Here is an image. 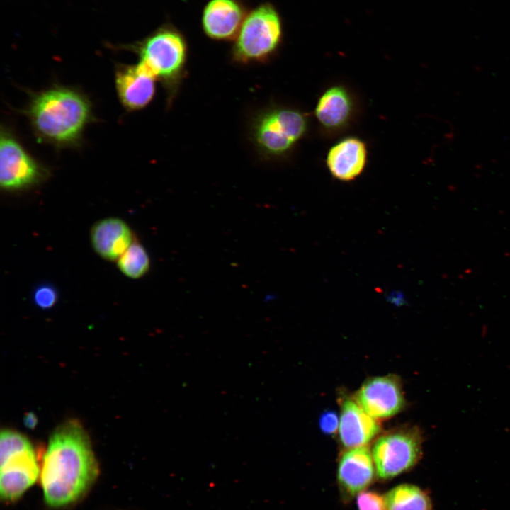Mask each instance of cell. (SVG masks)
Listing matches in <instances>:
<instances>
[{"mask_svg":"<svg viewBox=\"0 0 510 510\" xmlns=\"http://www.w3.org/2000/svg\"><path fill=\"white\" fill-rule=\"evenodd\" d=\"M99 472L90 439L81 424L69 420L52 434L40 473L45 502L69 506L88 492Z\"/></svg>","mask_w":510,"mask_h":510,"instance_id":"6da1fadb","label":"cell"},{"mask_svg":"<svg viewBox=\"0 0 510 510\" xmlns=\"http://www.w3.org/2000/svg\"><path fill=\"white\" fill-rule=\"evenodd\" d=\"M26 113L35 135L58 147L77 144L92 119L87 98L77 90L60 86L35 94Z\"/></svg>","mask_w":510,"mask_h":510,"instance_id":"7a4b0ae2","label":"cell"},{"mask_svg":"<svg viewBox=\"0 0 510 510\" xmlns=\"http://www.w3.org/2000/svg\"><path fill=\"white\" fill-rule=\"evenodd\" d=\"M139 62L173 92L181 79L187 57V45L175 28L163 26L140 41L125 46Z\"/></svg>","mask_w":510,"mask_h":510,"instance_id":"3957f363","label":"cell"},{"mask_svg":"<svg viewBox=\"0 0 510 510\" xmlns=\"http://www.w3.org/2000/svg\"><path fill=\"white\" fill-rule=\"evenodd\" d=\"M282 35L278 13L272 5L261 4L245 16L233 47L234 58L243 63L266 59L277 50Z\"/></svg>","mask_w":510,"mask_h":510,"instance_id":"277c9868","label":"cell"},{"mask_svg":"<svg viewBox=\"0 0 510 510\" xmlns=\"http://www.w3.org/2000/svg\"><path fill=\"white\" fill-rule=\"evenodd\" d=\"M422 443L423 436L416 427L381 436L371 451L378 477L390 480L414 468L421 457Z\"/></svg>","mask_w":510,"mask_h":510,"instance_id":"5b68a950","label":"cell"},{"mask_svg":"<svg viewBox=\"0 0 510 510\" xmlns=\"http://www.w3.org/2000/svg\"><path fill=\"white\" fill-rule=\"evenodd\" d=\"M308 129V120L300 110L276 108L267 111L257 120L254 137L258 147L271 156L288 153Z\"/></svg>","mask_w":510,"mask_h":510,"instance_id":"8992f818","label":"cell"},{"mask_svg":"<svg viewBox=\"0 0 510 510\" xmlns=\"http://www.w3.org/2000/svg\"><path fill=\"white\" fill-rule=\"evenodd\" d=\"M47 176L46 169L33 159L6 129L1 130L0 185L6 191L32 188Z\"/></svg>","mask_w":510,"mask_h":510,"instance_id":"52a82bcc","label":"cell"},{"mask_svg":"<svg viewBox=\"0 0 510 510\" xmlns=\"http://www.w3.org/2000/svg\"><path fill=\"white\" fill-rule=\"evenodd\" d=\"M355 401L375 419L391 417L405 404L401 382L393 375L367 380L356 393Z\"/></svg>","mask_w":510,"mask_h":510,"instance_id":"ba28073f","label":"cell"},{"mask_svg":"<svg viewBox=\"0 0 510 510\" xmlns=\"http://www.w3.org/2000/svg\"><path fill=\"white\" fill-rule=\"evenodd\" d=\"M0 472L1 499L17 500L35 482L40 473L33 448L1 460Z\"/></svg>","mask_w":510,"mask_h":510,"instance_id":"9c48e42d","label":"cell"},{"mask_svg":"<svg viewBox=\"0 0 510 510\" xmlns=\"http://www.w3.org/2000/svg\"><path fill=\"white\" fill-rule=\"evenodd\" d=\"M375 467L372 453L366 446L351 448L341 455L337 481L341 494L352 499L366 490L375 478Z\"/></svg>","mask_w":510,"mask_h":510,"instance_id":"30bf717a","label":"cell"},{"mask_svg":"<svg viewBox=\"0 0 510 510\" xmlns=\"http://www.w3.org/2000/svg\"><path fill=\"white\" fill-rule=\"evenodd\" d=\"M155 76L142 63L118 65L115 74L120 101L129 110L145 107L155 92Z\"/></svg>","mask_w":510,"mask_h":510,"instance_id":"8fae6325","label":"cell"},{"mask_svg":"<svg viewBox=\"0 0 510 510\" xmlns=\"http://www.w3.org/2000/svg\"><path fill=\"white\" fill-rule=\"evenodd\" d=\"M368 160L366 143L356 137H347L329 149L326 164L331 175L341 181L354 180L363 171Z\"/></svg>","mask_w":510,"mask_h":510,"instance_id":"7c38bea8","label":"cell"},{"mask_svg":"<svg viewBox=\"0 0 510 510\" xmlns=\"http://www.w3.org/2000/svg\"><path fill=\"white\" fill-rule=\"evenodd\" d=\"M90 239L96 253L109 261H117L135 240L129 225L115 217L96 222L91 229Z\"/></svg>","mask_w":510,"mask_h":510,"instance_id":"4fadbf2b","label":"cell"},{"mask_svg":"<svg viewBox=\"0 0 510 510\" xmlns=\"http://www.w3.org/2000/svg\"><path fill=\"white\" fill-rule=\"evenodd\" d=\"M379 431L377 419L368 414L356 401L348 399L342 403L339 432L344 447L366 446Z\"/></svg>","mask_w":510,"mask_h":510,"instance_id":"5bb4252c","label":"cell"},{"mask_svg":"<svg viewBox=\"0 0 510 510\" xmlns=\"http://www.w3.org/2000/svg\"><path fill=\"white\" fill-rule=\"evenodd\" d=\"M245 16L237 0H210L203 10L202 26L210 38L228 40L237 35Z\"/></svg>","mask_w":510,"mask_h":510,"instance_id":"9a60e30c","label":"cell"},{"mask_svg":"<svg viewBox=\"0 0 510 510\" xmlns=\"http://www.w3.org/2000/svg\"><path fill=\"white\" fill-rule=\"evenodd\" d=\"M354 103L350 92L341 85H334L319 97L314 115L322 128L329 132L339 131L350 123Z\"/></svg>","mask_w":510,"mask_h":510,"instance_id":"2e32d148","label":"cell"},{"mask_svg":"<svg viewBox=\"0 0 510 510\" xmlns=\"http://www.w3.org/2000/svg\"><path fill=\"white\" fill-rule=\"evenodd\" d=\"M387 510H432L431 498L420 487L399 484L385 495Z\"/></svg>","mask_w":510,"mask_h":510,"instance_id":"e0dca14e","label":"cell"},{"mask_svg":"<svg viewBox=\"0 0 510 510\" xmlns=\"http://www.w3.org/2000/svg\"><path fill=\"white\" fill-rule=\"evenodd\" d=\"M117 266L126 277L137 279L149 271L150 260L144 246L135 239L118 259Z\"/></svg>","mask_w":510,"mask_h":510,"instance_id":"ac0fdd59","label":"cell"},{"mask_svg":"<svg viewBox=\"0 0 510 510\" xmlns=\"http://www.w3.org/2000/svg\"><path fill=\"white\" fill-rule=\"evenodd\" d=\"M33 447L28 439L21 434L11 430H3L1 432L0 459Z\"/></svg>","mask_w":510,"mask_h":510,"instance_id":"d6986e66","label":"cell"},{"mask_svg":"<svg viewBox=\"0 0 510 510\" xmlns=\"http://www.w3.org/2000/svg\"><path fill=\"white\" fill-rule=\"evenodd\" d=\"M358 510H387L385 496L373 490H363L357 495Z\"/></svg>","mask_w":510,"mask_h":510,"instance_id":"ffe728a7","label":"cell"},{"mask_svg":"<svg viewBox=\"0 0 510 510\" xmlns=\"http://www.w3.org/2000/svg\"><path fill=\"white\" fill-rule=\"evenodd\" d=\"M33 300L39 307L45 310L49 309L55 305L57 300V293L51 285H40L35 290Z\"/></svg>","mask_w":510,"mask_h":510,"instance_id":"44dd1931","label":"cell"},{"mask_svg":"<svg viewBox=\"0 0 510 510\" xmlns=\"http://www.w3.org/2000/svg\"><path fill=\"white\" fill-rule=\"evenodd\" d=\"M339 426L337 414L333 411L324 412L319 418V427L327 435L334 434Z\"/></svg>","mask_w":510,"mask_h":510,"instance_id":"7402d4cb","label":"cell"},{"mask_svg":"<svg viewBox=\"0 0 510 510\" xmlns=\"http://www.w3.org/2000/svg\"><path fill=\"white\" fill-rule=\"evenodd\" d=\"M23 423L27 428L33 429L38 424V419L34 413L28 412L23 417Z\"/></svg>","mask_w":510,"mask_h":510,"instance_id":"603a6c76","label":"cell"}]
</instances>
